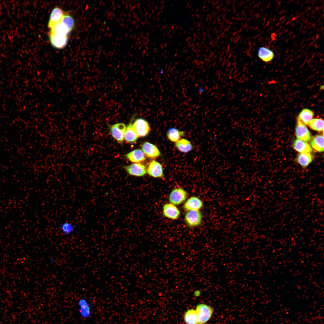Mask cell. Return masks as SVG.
I'll use <instances>...</instances> for the list:
<instances>
[{
	"instance_id": "obj_1",
	"label": "cell",
	"mask_w": 324,
	"mask_h": 324,
	"mask_svg": "<svg viewBox=\"0 0 324 324\" xmlns=\"http://www.w3.org/2000/svg\"><path fill=\"white\" fill-rule=\"evenodd\" d=\"M195 310L197 316V324H205L210 320L214 312L212 307L204 303L198 304Z\"/></svg>"
},
{
	"instance_id": "obj_2",
	"label": "cell",
	"mask_w": 324,
	"mask_h": 324,
	"mask_svg": "<svg viewBox=\"0 0 324 324\" xmlns=\"http://www.w3.org/2000/svg\"><path fill=\"white\" fill-rule=\"evenodd\" d=\"M202 218V214L200 210L187 211L184 216L186 224L190 227H195L200 225L201 223Z\"/></svg>"
},
{
	"instance_id": "obj_3",
	"label": "cell",
	"mask_w": 324,
	"mask_h": 324,
	"mask_svg": "<svg viewBox=\"0 0 324 324\" xmlns=\"http://www.w3.org/2000/svg\"><path fill=\"white\" fill-rule=\"evenodd\" d=\"M188 194L183 188H177L173 189L170 193L169 200L170 203L174 205L181 204L186 200Z\"/></svg>"
},
{
	"instance_id": "obj_4",
	"label": "cell",
	"mask_w": 324,
	"mask_h": 324,
	"mask_svg": "<svg viewBox=\"0 0 324 324\" xmlns=\"http://www.w3.org/2000/svg\"><path fill=\"white\" fill-rule=\"evenodd\" d=\"M108 126L112 136L118 142L122 143L124 139L126 128L125 125L123 123H119Z\"/></svg>"
},
{
	"instance_id": "obj_5",
	"label": "cell",
	"mask_w": 324,
	"mask_h": 324,
	"mask_svg": "<svg viewBox=\"0 0 324 324\" xmlns=\"http://www.w3.org/2000/svg\"><path fill=\"white\" fill-rule=\"evenodd\" d=\"M135 130L139 137L146 136L149 133L150 128L148 122L144 119H136L133 124Z\"/></svg>"
},
{
	"instance_id": "obj_6",
	"label": "cell",
	"mask_w": 324,
	"mask_h": 324,
	"mask_svg": "<svg viewBox=\"0 0 324 324\" xmlns=\"http://www.w3.org/2000/svg\"><path fill=\"white\" fill-rule=\"evenodd\" d=\"M295 133L297 139L304 142H308L311 139L310 133L306 125L298 119Z\"/></svg>"
},
{
	"instance_id": "obj_7",
	"label": "cell",
	"mask_w": 324,
	"mask_h": 324,
	"mask_svg": "<svg viewBox=\"0 0 324 324\" xmlns=\"http://www.w3.org/2000/svg\"><path fill=\"white\" fill-rule=\"evenodd\" d=\"M163 214L164 216L168 218L176 220L180 216L181 212L175 205L168 203L163 205Z\"/></svg>"
},
{
	"instance_id": "obj_8",
	"label": "cell",
	"mask_w": 324,
	"mask_h": 324,
	"mask_svg": "<svg viewBox=\"0 0 324 324\" xmlns=\"http://www.w3.org/2000/svg\"><path fill=\"white\" fill-rule=\"evenodd\" d=\"M125 168L129 175L136 176H143L147 172L145 166L139 163L131 164L126 166Z\"/></svg>"
},
{
	"instance_id": "obj_9",
	"label": "cell",
	"mask_w": 324,
	"mask_h": 324,
	"mask_svg": "<svg viewBox=\"0 0 324 324\" xmlns=\"http://www.w3.org/2000/svg\"><path fill=\"white\" fill-rule=\"evenodd\" d=\"M147 172L149 176L154 178H162L164 176L162 165L154 160L149 163L147 169Z\"/></svg>"
},
{
	"instance_id": "obj_10",
	"label": "cell",
	"mask_w": 324,
	"mask_h": 324,
	"mask_svg": "<svg viewBox=\"0 0 324 324\" xmlns=\"http://www.w3.org/2000/svg\"><path fill=\"white\" fill-rule=\"evenodd\" d=\"M79 313L80 317L83 319H87L91 314V309L90 304L85 298H81L78 302Z\"/></svg>"
},
{
	"instance_id": "obj_11",
	"label": "cell",
	"mask_w": 324,
	"mask_h": 324,
	"mask_svg": "<svg viewBox=\"0 0 324 324\" xmlns=\"http://www.w3.org/2000/svg\"><path fill=\"white\" fill-rule=\"evenodd\" d=\"M203 206L202 201L196 196H192L188 198L185 202L183 208L187 211L192 210H200Z\"/></svg>"
},
{
	"instance_id": "obj_12",
	"label": "cell",
	"mask_w": 324,
	"mask_h": 324,
	"mask_svg": "<svg viewBox=\"0 0 324 324\" xmlns=\"http://www.w3.org/2000/svg\"><path fill=\"white\" fill-rule=\"evenodd\" d=\"M65 14L63 10L58 7L55 8L51 13L48 26L51 29L58 23L61 22Z\"/></svg>"
},
{
	"instance_id": "obj_13",
	"label": "cell",
	"mask_w": 324,
	"mask_h": 324,
	"mask_svg": "<svg viewBox=\"0 0 324 324\" xmlns=\"http://www.w3.org/2000/svg\"><path fill=\"white\" fill-rule=\"evenodd\" d=\"M142 150L147 157L154 158L159 157L160 153L154 145L148 142H144L141 146Z\"/></svg>"
},
{
	"instance_id": "obj_14",
	"label": "cell",
	"mask_w": 324,
	"mask_h": 324,
	"mask_svg": "<svg viewBox=\"0 0 324 324\" xmlns=\"http://www.w3.org/2000/svg\"><path fill=\"white\" fill-rule=\"evenodd\" d=\"M50 40L52 45L58 49L64 48L67 44L68 36L49 33Z\"/></svg>"
},
{
	"instance_id": "obj_15",
	"label": "cell",
	"mask_w": 324,
	"mask_h": 324,
	"mask_svg": "<svg viewBox=\"0 0 324 324\" xmlns=\"http://www.w3.org/2000/svg\"><path fill=\"white\" fill-rule=\"evenodd\" d=\"M257 55L261 60L266 63L272 61L275 56L274 52L272 50L263 46L259 48Z\"/></svg>"
},
{
	"instance_id": "obj_16",
	"label": "cell",
	"mask_w": 324,
	"mask_h": 324,
	"mask_svg": "<svg viewBox=\"0 0 324 324\" xmlns=\"http://www.w3.org/2000/svg\"><path fill=\"white\" fill-rule=\"evenodd\" d=\"M145 154L142 150L138 149L134 150L125 155V157L130 161L139 163L145 160Z\"/></svg>"
},
{
	"instance_id": "obj_17",
	"label": "cell",
	"mask_w": 324,
	"mask_h": 324,
	"mask_svg": "<svg viewBox=\"0 0 324 324\" xmlns=\"http://www.w3.org/2000/svg\"><path fill=\"white\" fill-rule=\"evenodd\" d=\"M293 148L300 153H309L312 152L311 147L307 142L296 139L293 144Z\"/></svg>"
},
{
	"instance_id": "obj_18",
	"label": "cell",
	"mask_w": 324,
	"mask_h": 324,
	"mask_svg": "<svg viewBox=\"0 0 324 324\" xmlns=\"http://www.w3.org/2000/svg\"><path fill=\"white\" fill-rule=\"evenodd\" d=\"M139 137L133 127V124L130 122L126 128L124 138L128 142L133 143L135 142Z\"/></svg>"
},
{
	"instance_id": "obj_19",
	"label": "cell",
	"mask_w": 324,
	"mask_h": 324,
	"mask_svg": "<svg viewBox=\"0 0 324 324\" xmlns=\"http://www.w3.org/2000/svg\"><path fill=\"white\" fill-rule=\"evenodd\" d=\"M312 147L319 152L324 151L323 135L318 134L314 136L310 142Z\"/></svg>"
},
{
	"instance_id": "obj_20",
	"label": "cell",
	"mask_w": 324,
	"mask_h": 324,
	"mask_svg": "<svg viewBox=\"0 0 324 324\" xmlns=\"http://www.w3.org/2000/svg\"><path fill=\"white\" fill-rule=\"evenodd\" d=\"M184 320L186 324H197V316L196 310L191 309L188 310L184 314Z\"/></svg>"
},
{
	"instance_id": "obj_21",
	"label": "cell",
	"mask_w": 324,
	"mask_h": 324,
	"mask_svg": "<svg viewBox=\"0 0 324 324\" xmlns=\"http://www.w3.org/2000/svg\"><path fill=\"white\" fill-rule=\"evenodd\" d=\"M314 114L313 112L308 109H304L299 113L297 119L306 125H308L310 122L313 119Z\"/></svg>"
},
{
	"instance_id": "obj_22",
	"label": "cell",
	"mask_w": 324,
	"mask_h": 324,
	"mask_svg": "<svg viewBox=\"0 0 324 324\" xmlns=\"http://www.w3.org/2000/svg\"><path fill=\"white\" fill-rule=\"evenodd\" d=\"M68 28L62 22L55 25L50 29V33L68 36L69 33Z\"/></svg>"
},
{
	"instance_id": "obj_23",
	"label": "cell",
	"mask_w": 324,
	"mask_h": 324,
	"mask_svg": "<svg viewBox=\"0 0 324 324\" xmlns=\"http://www.w3.org/2000/svg\"><path fill=\"white\" fill-rule=\"evenodd\" d=\"M176 148L181 152L185 153L190 151L192 148V146L190 142L185 139H182L176 142Z\"/></svg>"
},
{
	"instance_id": "obj_24",
	"label": "cell",
	"mask_w": 324,
	"mask_h": 324,
	"mask_svg": "<svg viewBox=\"0 0 324 324\" xmlns=\"http://www.w3.org/2000/svg\"><path fill=\"white\" fill-rule=\"evenodd\" d=\"M313 158V156L310 153H300L297 157V161L302 166L306 167L312 162Z\"/></svg>"
},
{
	"instance_id": "obj_25",
	"label": "cell",
	"mask_w": 324,
	"mask_h": 324,
	"mask_svg": "<svg viewBox=\"0 0 324 324\" xmlns=\"http://www.w3.org/2000/svg\"><path fill=\"white\" fill-rule=\"evenodd\" d=\"M184 135V133L175 128L169 129L167 133V136L169 140L172 142H176L181 139Z\"/></svg>"
},
{
	"instance_id": "obj_26",
	"label": "cell",
	"mask_w": 324,
	"mask_h": 324,
	"mask_svg": "<svg viewBox=\"0 0 324 324\" xmlns=\"http://www.w3.org/2000/svg\"><path fill=\"white\" fill-rule=\"evenodd\" d=\"M308 125L314 130L323 133L324 121L321 118H313L310 122Z\"/></svg>"
},
{
	"instance_id": "obj_27",
	"label": "cell",
	"mask_w": 324,
	"mask_h": 324,
	"mask_svg": "<svg viewBox=\"0 0 324 324\" xmlns=\"http://www.w3.org/2000/svg\"><path fill=\"white\" fill-rule=\"evenodd\" d=\"M60 229L62 233L65 235L71 234L74 231V227L73 224L69 221H65L60 225Z\"/></svg>"
},
{
	"instance_id": "obj_28",
	"label": "cell",
	"mask_w": 324,
	"mask_h": 324,
	"mask_svg": "<svg viewBox=\"0 0 324 324\" xmlns=\"http://www.w3.org/2000/svg\"><path fill=\"white\" fill-rule=\"evenodd\" d=\"M62 22L67 26L70 32L73 29L74 26V21L69 14H65Z\"/></svg>"
},
{
	"instance_id": "obj_29",
	"label": "cell",
	"mask_w": 324,
	"mask_h": 324,
	"mask_svg": "<svg viewBox=\"0 0 324 324\" xmlns=\"http://www.w3.org/2000/svg\"><path fill=\"white\" fill-rule=\"evenodd\" d=\"M201 293L200 290H196L194 291V295L195 296L197 297L200 296Z\"/></svg>"
},
{
	"instance_id": "obj_30",
	"label": "cell",
	"mask_w": 324,
	"mask_h": 324,
	"mask_svg": "<svg viewBox=\"0 0 324 324\" xmlns=\"http://www.w3.org/2000/svg\"><path fill=\"white\" fill-rule=\"evenodd\" d=\"M53 260H54V259H53V258L52 257H51L50 258V263L51 264V263H52V262H53Z\"/></svg>"
}]
</instances>
